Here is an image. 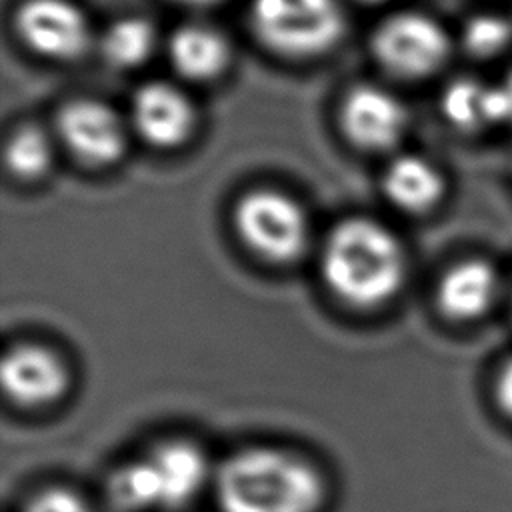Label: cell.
Returning a JSON list of instances; mask_svg holds the SVG:
<instances>
[{
  "label": "cell",
  "mask_w": 512,
  "mask_h": 512,
  "mask_svg": "<svg viewBox=\"0 0 512 512\" xmlns=\"http://www.w3.org/2000/svg\"><path fill=\"white\" fill-rule=\"evenodd\" d=\"M158 44V32L148 18L122 16L98 36V50L110 68L132 70L148 62Z\"/></svg>",
  "instance_id": "cell-16"
},
{
  "label": "cell",
  "mask_w": 512,
  "mask_h": 512,
  "mask_svg": "<svg viewBox=\"0 0 512 512\" xmlns=\"http://www.w3.org/2000/svg\"><path fill=\"white\" fill-rule=\"evenodd\" d=\"M440 112L446 124L464 134L482 132L506 122V110L498 86H488L476 78H456L440 94Z\"/></svg>",
  "instance_id": "cell-15"
},
{
  "label": "cell",
  "mask_w": 512,
  "mask_h": 512,
  "mask_svg": "<svg viewBox=\"0 0 512 512\" xmlns=\"http://www.w3.org/2000/svg\"><path fill=\"white\" fill-rule=\"evenodd\" d=\"M382 192L392 206L406 214H428L446 198L448 182L432 160L404 152L386 164Z\"/></svg>",
  "instance_id": "cell-13"
},
{
  "label": "cell",
  "mask_w": 512,
  "mask_h": 512,
  "mask_svg": "<svg viewBox=\"0 0 512 512\" xmlns=\"http://www.w3.org/2000/svg\"><path fill=\"white\" fill-rule=\"evenodd\" d=\"M358 2H362V4H380L384 0H358Z\"/></svg>",
  "instance_id": "cell-23"
},
{
  "label": "cell",
  "mask_w": 512,
  "mask_h": 512,
  "mask_svg": "<svg viewBox=\"0 0 512 512\" xmlns=\"http://www.w3.org/2000/svg\"><path fill=\"white\" fill-rule=\"evenodd\" d=\"M320 264L326 286L354 308L386 304L406 278L402 242L386 224L364 216L346 218L328 232Z\"/></svg>",
  "instance_id": "cell-2"
},
{
  "label": "cell",
  "mask_w": 512,
  "mask_h": 512,
  "mask_svg": "<svg viewBox=\"0 0 512 512\" xmlns=\"http://www.w3.org/2000/svg\"><path fill=\"white\" fill-rule=\"evenodd\" d=\"M338 124L340 132L354 148L384 154L402 142L408 130V110L388 88L356 84L342 96Z\"/></svg>",
  "instance_id": "cell-9"
},
{
  "label": "cell",
  "mask_w": 512,
  "mask_h": 512,
  "mask_svg": "<svg viewBox=\"0 0 512 512\" xmlns=\"http://www.w3.org/2000/svg\"><path fill=\"white\" fill-rule=\"evenodd\" d=\"M196 122L198 112L194 102L172 82L150 80L132 94L128 124L152 148H180L192 138Z\"/></svg>",
  "instance_id": "cell-10"
},
{
  "label": "cell",
  "mask_w": 512,
  "mask_h": 512,
  "mask_svg": "<svg viewBox=\"0 0 512 512\" xmlns=\"http://www.w3.org/2000/svg\"><path fill=\"white\" fill-rule=\"evenodd\" d=\"M458 42L472 60H494L512 48V18L500 12H478L462 24Z\"/></svg>",
  "instance_id": "cell-18"
},
{
  "label": "cell",
  "mask_w": 512,
  "mask_h": 512,
  "mask_svg": "<svg viewBox=\"0 0 512 512\" xmlns=\"http://www.w3.org/2000/svg\"><path fill=\"white\" fill-rule=\"evenodd\" d=\"M54 122L60 144L78 164L106 168L126 154L130 124L104 100L72 98L58 108Z\"/></svg>",
  "instance_id": "cell-7"
},
{
  "label": "cell",
  "mask_w": 512,
  "mask_h": 512,
  "mask_svg": "<svg viewBox=\"0 0 512 512\" xmlns=\"http://www.w3.org/2000/svg\"><path fill=\"white\" fill-rule=\"evenodd\" d=\"M14 30L30 52L52 62L82 58L94 38L88 14L74 0H24Z\"/></svg>",
  "instance_id": "cell-8"
},
{
  "label": "cell",
  "mask_w": 512,
  "mask_h": 512,
  "mask_svg": "<svg viewBox=\"0 0 512 512\" xmlns=\"http://www.w3.org/2000/svg\"><path fill=\"white\" fill-rule=\"evenodd\" d=\"M498 296V272L484 258L452 264L436 284L438 310L456 322L484 316Z\"/></svg>",
  "instance_id": "cell-12"
},
{
  "label": "cell",
  "mask_w": 512,
  "mask_h": 512,
  "mask_svg": "<svg viewBox=\"0 0 512 512\" xmlns=\"http://www.w3.org/2000/svg\"><path fill=\"white\" fill-rule=\"evenodd\" d=\"M54 160V146L40 126L24 124L16 128L4 146V164L20 180L42 178Z\"/></svg>",
  "instance_id": "cell-17"
},
{
  "label": "cell",
  "mask_w": 512,
  "mask_h": 512,
  "mask_svg": "<svg viewBox=\"0 0 512 512\" xmlns=\"http://www.w3.org/2000/svg\"><path fill=\"white\" fill-rule=\"evenodd\" d=\"M212 482L220 512H316L324 500L320 472L302 456L272 446L236 450Z\"/></svg>",
  "instance_id": "cell-1"
},
{
  "label": "cell",
  "mask_w": 512,
  "mask_h": 512,
  "mask_svg": "<svg viewBox=\"0 0 512 512\" xmlns=\"http://www.w3.org/2000/svg\"><path fill=\"white\" fill-rule=\"evenodd\" d=\"M370 52L388 76L418 82L436 76L448 64L454 40L434 16L402 10L376 24Z\"/></svg>",
  "instance_id": "cell-5"
},
{
  "label": "cell",
  "mask_w": 512,
  "mask_h": 512,
  "mask_svg": "<svg viewBox=\"0 0 512 512\" xmlns=\"http://www.w3.org/2000/svg\"><path fill=\"white\" fill-rule=\"evenodd\" d=\"M232 222L244 246L272 264L294 262L308 246L310 224L304 208L274 188H256L238 198Z\"/></svg>",
  "instance_id": "cell-6"
},
{
  "label": "cell",
  "mask_w": 512,
  "mask_h": 512,
  "mask_svg": "<svg viewBox=\"0 0 512 512\" xmlns=\"http://www.w3.org/2000/svg\"><path fill=\"white\" fill-rule=\"evenodd\" d=\"M68 368L50 348L20 344L2 358L0 382L4 394L18 406H46L68 388Z\"/></svg>",
  "instance_id": "cell-11"
},
{
  "label": "cell",
  "mask_w": 512,
  "mask_h": 512,
  "mask_svg": "<svg viewBox=\"0 0 512 512\" xmlns=\"http://www.w3.org/2000/svg\"><path fill=\"white\" fill-rule=\"evenodd\" d=\"M166 54L174 72L190 82L218 80L232 62L230 40L204 22L178 26L168 36Z\"/></svg>",
  "instance_id": "cell-14"
},
{
  "label": "cell",
  "mask_w": 512,
  "mask_h": 512,
  "mask_svg": "<svg viewBox=\"0 0 512 512\" xmlns=\"http://www.w3.org/2000/svg\"><path fill=\"white\" fill-rule=\"evenodd\" d=\"M24 512H96L82 496L68 488H46L28 500Z\"/></svg>",
  "instance_id": "cell-19"
},
{
  "label": "cell",
  "mask_w": 512,
  "mask_h": 512,
  "mask_svg": "<svg viewBox=\"0 0 512 512\" xmlns=\"http://www.w3.org/2000/svg\"><path fill=\"white\" fill-rule=\"evenodd\" d=\"M496 402L498 408L512 418V358H508L496 376Z\"/></svg>",
  "instance_id": "cell-20"
},
{
  "label": "cell",
  "mask_w": 512,
  "mask_h": 512,
  "mask_svg": "<svg viewBox=\"0 0 512 512\" xmlns=\"http://www.w3.org/2000/svg\"><path fill=\"white\" fill-rule=\"evenodd\" d=\"M498 90H500V96H502V102H504L506 120L510 122V120H512V72H510V76L504 80V84L498 86Z\"/></svg>",
  "instance_id": "cell-21"
},
{
  "label": "cell",
  "mask_w": 512,
  "mask_h": 512,
  "mask_svg": "<svg viewBox=\"0 0 512 512\" xmlns=\"http://www.w3.org/2000/svg\"><path fill=\"white\" fill-rule=\"evenodd\" d=\"M178 6H186V8H210V6H216L220 4L222 0H170Z\"/></svg>",
  "instance_id": "cell-22"
},
{
  "label": "cell",
  "mask_w": 512,
  "mask_h": 512,
  "mask_svg": "<svg viewBox=\"0 0 512 512\" xmlns=\"http://www.w3.org/2000/svg\"><path fill=\"white\" fill-rule=\"evenodd\" d=\"M248 24L272 54L292 60L314 58L334 48L346 30L338 0H252Z\"/></svg>",
  "instance_id": "cell-4"
},
{
  "label": "cell",
  "mask_w": 512,
  "mask_h": 512,
  "mask_svg": "<svg viewBox=\"0 0 512 512\" xmlns=\"http://www.w3.org/2000/svg\"><path fill=\"white\" fill-rule=\"evenodd\" d=\"M208 478L202 448L188 440H166L120 464L106 482V494L120 512L178 510L200 494Z\"/></svg>",
  "instance_id": "cell-3"
}]
</instances>
